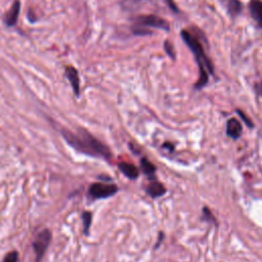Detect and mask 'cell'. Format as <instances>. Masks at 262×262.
Listing matches in <instances>:
<instances>
[{
	"label": "cell",
	"mask_w": 262,
	"mask_h": 262,
	"mask_svg": "<svg viewBox=\"0 0 262 262\" xmlns=\"http://www.w3.org/2000/svg\"><path fill=\"white\" fill-rule=\"evenodd\" d=\"M63 138L73 149L87 156L94 158H103L109 160L112 157L111 150L84 128L78 129L76 133L69 130L62 131Z\"/></svg>",
	"instance_id": "6da1fadb"
},
{
	"label": "cell",
	"mask_w": 262,
	"mask_h": 262,
	"mask_svg": "<svg viewBox=\"0 0 262 262\" xmlns=\"http://www.w3.org/2000/svg\"><path fill=\"white\" fill-rule=\"evenodd\" d=\"M181 37L184 43L191 48L192 53L195 54L196 61L199 66V71H200L199 80L196 83L195 87L197 89H201L208 83V73L213 75V73H214V69H213L210 60L208 59L205 52H204L203 46L201 45V43L199 42V40L196 37H193L190 32L184 31V30L181 32Z\"/></svg>",
	"instance_id": "7a4b0ae2"
},
{
	"label": "cell",
	"mask_w": 262,
	"mask_h": 262,
	"mask_svg": "<svg viewBox=\"0 0 262 262\" xmlns=\"http://www.w3.org/2000/svg\"><path fill=\"white\" fill-rule=\"evenodd\" d=\"M118 192V187L112 183L94 182L88 189V196L92 200H101L110 198Z\"/></svg>",
	"instance_id": "3957f363"
},
{
	"label": "cell",
	"mask_w": 262,
	"mask_h": 262,
	"mask_svg": "<svg viewBox=\"0 0 262 262\" xmlns=\"http://www.w3.org/2000/svg\"><path fill=\"white\" fill-rule=\"evenodd\" d=\"M52 231L50 229H43L38 234L33 241V249L36 254L37 261H40L44 256L45 252L51 244Z\"/></svg>",
	"instance_id": "277c9868"
},
{
	"label": "cell",
	"mask_w": 262,
	"mask_h": 262,
	"mask_svg": "<svg viewBox=\"0 0 262 262\" xmlns=\"http://www.w3.org/2000/svg\"><path fill=\"white\" fill-rule=\"evenodd\" d=\"M135 24L139 27H153L161 29L164 31H169L170 30V25L169 23L164 20V18L154 16V15H148V16H139L135 18Z\"/></svg>",
	"instance_id": "5b68a950"
},
{
	"label": "cell",
	"mask_w": 262,
	"mask_h": 262,
	"mask_svg": "<svg viewBox=\"0 0 262 262\" xmlns=\"http://www.w3.org/2000/svg\"><path fill=\"white\" fill-rule=\"evenodd\" d=\"M66 76L68 80L70 81V84L72 86V89L75 93L76 96H79L80 94V80H79V75L77 70L72 66H67L66 67Z\"/></svg>",
	"instance_id": "8992f818"
},
{
	"label": "cell",
	"mask_w": 262,
	"mask_h": 262,
	"mask_svg": "<svg viewBox=\"0 0 262 262\" xmlns=\"http://www.w3.org/2000/svg\"><path fill=\"white\" fill-rule=\"evenodd\" d=\"M242 132L243 128L240 121L235 118H231L227 122V134L228 138L232 140H238L241 138Z\"/></svg>",
	"instance_id": "52a82bcc"
},
{
	"label": "cell",
	"mask_w": 262,
	"mask_h": 262,
	"mask_svg": "<svg viewBox=\"0 0 262 262\" xmlns=\"http://www.w3.org/2000/svg\"><path fill=\"white\" fill-rule=\"evenodd\" d=\"M20 11H21V3L18 0H16L14 2L13 6L11 7V9L6 13L4 21L5 24L9 27H13L17 24V18H18V15H20Z\"/></svg>",
	"instance_id": "ba28073f"
},
{
	"label": "cell",
	"mask_w": 262,
	"mask_h": 262,
	"mask_svg": "<svg viewBox=\"0 0 262 262\" xmlns=\"http://www.w3.org/2000/svg\"><path fill=\"white\" fill-rule=\"evenodd\" d=\"M250 14L259 28H262V1L261 0H251L249 3Z\"/></svg>",
	"instance_id": "9c48e42d"
},
{
	"label": "cell",
	"mask_w": 262,
	"mask_h": 262,
	"mask_svg": "<svg viewBox=\"0 0 262 262\" xmlns=\"http://www.w3.org/2000/svg\"><path fill=\"white\" fill-rule=\"evenodd\" d=\"M165 192H166V188H165L161 182L157 180L150 182V184L147 188V193L153 199H157L164 196Z\"/></svg>",
	"instance_id": "30bf717a"
},
{
	"label": "cell",
	"mask_w": 262,
	"mask_h": 262,
	"mask_svg": "<svg viewBox=\"0 0 262 262\" xmlns=\"http://www.w3.org/2000/svg\"><path fill=\"white\" fill-rule=\"evenodd\" d=\"M119 170L124 174V175L129 179H137L140 175L139 169L134 166V165L126 162H120L118 164Z\"/></svg>",
	"instance_id": "8fae6325"
},
{
	"label": "cell",
	"mask_w": 262,
	"mask_h": 262,
	"mask_svg": "<svg viewBox=\"0 0 262 262\" xmlns=\"http://www.w3.org/2000/svg\"><path fill=\"white\" fill-rule=\"evenodd\" d=\"M140 168L142 172L147 175L149 178L153 179L155 176V172H156V167L145 158H141L140 160Z\"/></svg>",
	"instance_id": "7c38bea8"
},
{
	"label": "cell",
	"mask_w": 262,
	"mask_h": 262,
	"mask_svg": "<svg viewBox=\"0 0 262 262\" xmlns=\"http://www.w3.org/2000/svg\"><path fill=\"white\" fill-rule=\"evenodd\" d=\"M227 12L231 17H237L242 12V3L239 0H227Z\"/></svg>",
	"instance_id": "4fadbf2b"
},
{
	"label": "cell",
	"mask_w": 262,
	"mask_h": 262,
	"mask_svg": "<svg viewBox=\"0 0 262 262\" xmlns=\"http://www.w3.org/2000/svg\"><path fill=\"white\" fill-rule=\"evenodd\" d=\"M92 221V214L88 211H84L82 213V222H83V231L87 236L89 234V229Z\"/></svg>",
	"instance_id": "5bb4252c"
},
{
	"label": "cell",
	"mask_w": 262,
	"mask_h": 262,
	"mask_svg": "<svg viewBox=\"0 0 262 262\" xmlns=\"http://www.w3.org/2000/svg\"><path fill=\"white\" fill-rule=\"evenodd\" d=\"M164 50H165V52H167V54L171 57L172 60H175V52H174L173 45L168 40H166L164 43Z\"/></svg>",
	"instance_id": "9a60e30c"
},
{
	"label": "cell",
	"mask_w": 262,
	"mask_h": 262,
	"mask_svg": "<svg viewBox=\"0 0 262 262\" xmlns=\"http://www.w3.org/2000/svg\"><path fill=\"white\" fill-rule=\"evenodd\" d=\"M18 260V253L17 251H12L7 253L4 258H3V262H17Z\"/></svg>",
	"instance_id": "2e32d148"
},
{
	"label": "cell",
	"mask_w": 262,
	"mask_h": 262,
	"mask_svg": "<svg viewBox=\"0 0 262 262\" xmlns=\"http://www.w3.org/2000/svg\"><path fill=\"white\" fill-rule=\"evenodd\" d=\"M203 217H204V219H205L206 221H209V222H215L214 216H213V214L211 213V211H210L209 208H207V207H204V208H203Z\"/></svg>",
	"instance_id": "e0dca14e"
},
{
	"label": "cell",
	"mask_w": 262,
	"mask_h": 262,
	"mask_svg": "<svg viewBox=\"0 0 262 262\" xmlns=\"http://www.w3.org/2000/svg\"><path fill=\"white\" fill-rule=\"evenodd\" d=\"M237 113L239 114L240 117L243 119V121L245 122V124L248 126L249 128H253V127H254V124H253V122H252V121L250 120V118H248V117H247V116L245 115V113H244V112H242L241 110H237Z\"/></svg>",
	"instance_id": "ac0fdd59"
},
{
	"label": "cell",
	"mask_w": 262,
	"mask_h": 262,
	"mask_svg": "<svg viewBox=\"0 0 262 262\" xmlns=\"http://www.w3.org/2000/svg\"><path fill=\"white\" fill-rule=\"evenodd\" d=\"M133 34H135V35H149V34H152V32L145 30V29H141L140 27L138 29H133Z\"/></svg>",
	"instance_id": "d6986e66"
},
{
	"label": "cell",
	"mask_w": 262,
	"mask_h": 262,
	"mask_svg": "<svg viewBox=\"0 0 262 262\" xmlns=\"http://www.w3.org/2000/svg\"><path fill=\"white\" fill-rule=\"evenodd\" d=\"M166 3H167L168 6L170 7L171 11H173L174 13H178V8H177V6L175 5V3H174L173 0H166Z\"/></svg>",
	"instance_id": "ffe728a7"
},
{
	"label": "cell",
	"mask_w": 262,
	"mask_h": 262,
	"mask_svg": "<svg viewBox=\"0 0 262 262\" xmlns=\"http://www.w3.org/2000/svg\"><path fill=\"white\" fill-rule=\"evenodd\" d=\"M257 92L260 96H262V81L259 84H257Z\"/></svg>",
	"instance_id": "44dd1931"
},
{
	"label": "cell",
	"mask_w": 262,
	"mask_h": 262,
	"mask_svg": "<svg viewBox=\"0 0 262 262\" xmlns=\"http://www.w3.org/2000/svg\"><path fill=\"white\" fill-rule=\"evenodd\" d=\"M162 238H163V234H162V232H160V236H159V239H158V245L156 246V248H158L159 245L162 243Z\"/></svg>",
	"instance_id": "7402d4cb"
}]
</instances>
